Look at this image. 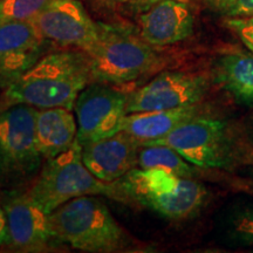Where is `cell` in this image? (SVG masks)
<instances>
[{
  "instance_id": "cell-1",
  "label": "cell",
  "mask_w": 253,
  "mask_h": 253,
  "mask_svg": "<svg viewBox=\"0 0 253 253\" xmlns=\"http://www.w3.org/2000/svg\"><path fill=\"white\" fill-rule=\"evenodd\" d=\"M91 82L90 63L81 49L45 54L2 90L0 109L27 104L37 109H74L79 94Z\"/></svg>"
},
{
  "instance_id": "cell-2",
  "label": "cell",
  "mask_w": 253,
  "mask_h": 253,
  "mask_svg": "<svg viewBox=\"0 0 253 253\" xmlns=\"http://www.w3.org/2000/svg\"><path fill=\"white\" fill-rule=\"evenodd\" d=\"M207 189L163 169L134 168L112 183L109 198L149 209L172 220L188 219L204 205Z\"/></svg>"
},
{
  "instance_id": "cell-3",
  "label": "cell",
  "mask_w": 253,
  "mask_h": 253,
  "mask_svg": "<svg viewBox=\"0 0 253 253\" xmlns=\"http://www.w3.org/2000/svg\"><path fill=\"white\" fill-rule=\"evenodd\" d=\"M58 242L84 252L113 253L128 246V236L109 208L95 195L73 198L48 214Z\"/></svg>"
},
{
  "instance_id": "cell-4",
  "label": "cell",
  "mask_w": 253,
  "mask_h": 253,
  "mask_svg": "<svg viewBox=\"0 0 253 253\" xmlns=\"http://www.w3.org/2000/svg\"><path fill=\"white\" fill-rule=\"evenodd\" d=\"M91 82L113 86L130 84L162 67L154 46L131 31L99 23V37L87 50Z\"/></svg>"
},
{
  "instance_id": "cell-5",
  "label": "cell",
  "mask_w": 253,
  "mask_h": 253,
  "mask_svg": "<svg viewBox=\"0 0 253 253\" xmlns=\"http://www.w3.org/2000/svg\"><path fill=\"white\" fill-rule=\"evenodd\" d=\"M27 194L47 213L73 198L87 195L110 197L112 183L96 178L82 161L78 140L65 153L47 160Z\"/></svg>"
},
{
  "instance_id": "cell-6",
  "label": "cell",
  "mask_w": 253,
  "mask_h": 253,
  "mask_svg": "<svg viewBox=\"0 0 253 253\" xmlns=\"http://www.w3.org/2000/svg\"><path fill=\"white\" fill-rule=\"evenodd\" d=\"M140 143L168 145L188 162L204 169H226L235 163L238 155L229 123L204 114L182 123L162 138Z\"/></svg>"
},
{
  "instance_id": "cell-7",
  "label": "cell",
  "mask_w": 253,
  "mask_h": 253,
  "mask_svg": "<svg viewBox=\"0 0 253 253\" xmlns=\"http://www.w3.org/2000/svg\"><path fill=\"white\" fill-rule=\"evenodd\" d=\"M37 108L13 104L0 109V178L20 181L38 171L41 157L36 138Z\"/></svg>"
},
{
  "instance_id": "cell-8",
  "label": "cell",
  "mask_w": 253,
  "mask_h": 253,
  "mask_svg": "<svg viewBox=\"0 0 253 253\" xmlns=\"http://www.w3.org/2000/svg\"><path fill=\"white\" fill-rule=\"evenodd\" d=\"M126 106L128 94L113 84L90 82L74 104L79 143L84 145L122 131Z\"/></svg>"
},
{
  "instance_id": "cell-9",
  "label": "cell",
  "mask_w": 253,
  "mask_h": 253,
  "mask_svg": "<svg viewBox=\"0 0 253 253\" xmlns=\"http://www.w3.org/2000/svg\"><path fill=\"white\" fill-rule=\"evenodd\" d=\"M210 79L203 73L168 71L128 95V114L176 109L204 100Z\"/></svg>"
},
{
  "instance_id": "cell-10",
  "label": "cell",
  "mask_w": 253,
  "mask_h": 253,
  "mask_svg": "<svg viewBox=\"0 0 253 253\" xmlns=\"http://www.w3.org/2000/svg\"><path fill=\"white\" fill-rule=\"evenodd\" d=\"M32 23L47 41L87 52L99 37V23L79 0H52Z\"/></svg>"
},
{
  "instance_id": "cell-11",
  "label": "cell",
  "mask_w": 253,
  "mask_h": 253,
  "mask_svg": "<svg viewBox=\"0 0 253 253\" xmlns=\"http://www.w3.org/2000/svg\"><path fill=\"white\" fill-rule=\"evenodd\" d=\"M2 208L7 220V248L25 253L46 252L53 248V243L58 242L50 230L49 213L27 192L8 195Z\"/></svg>"
},
{
  "instance_id": "cell-12",
  "label": "cell",
  "mask_w": 253,
  "mask_h": 253,
  "mask_svg": "<svg viewBox=\"0 0 253 253\" xmlns=\"http://www.w3.org/2000/svg\"><path fill=\"white\" fill-rule=\"evenodd\" d=\"M46 42L31 20L0 23V87L2 90L45 55Z\"/></svg>"
},
{
  "instance_id": "cell-13",
  "label": "cell",
  "mask_w": 253,
  "mask_h": 253,
  "mask_svg": "<svg viewBox=\"0 0 253 253\" xmlns=\"http://www.w3.org/2000/svg\"><path fill=\"white\" fill-rule=\"evenodd\" d=\"M140 148V140L122 130L82 145V161L96 178L113 183L137 168Z\"/></svg>"
},
{
  "instance_id": "cell-14",
  "label": "cell",
  "mask_w": 253,
  "mask_h": 253,
  "mask_svg": "<svg viewBox=\"0 0 253 253\" xmlns=\"http://www.w3.org/2000/svg\"><path fill=\"white\" fill-rule=\"evenodd\" d=\"M140 37L151 46L175 45L194 33L195 17L188 2L163 0L144 11L138 19Z\"/></svg>"
},
{
  "instance_id": "cell-15",
  "label": "cell",
  "mask_w": 253,
  "mask_h": 253,
  "mask_svg": "<svg viewBox=\"0 0 253 253\" xmlns=\"http://www.w3.org/2000/svg\"><path fill=\"white\" fill-rule=\"evenodd\" d=\"M36 138L41 157L50 160L67 151L78 140V122L67 108L38 109Z\"/></svg>"
},
{
  "instance_id": "cell-16",
  "label": "cell",
  "mask_w": 253,
  "mask_h": 253,
  "mask_svg": "<svg viewBox=\"0 0 253 253\" xmlns=\"http://www.w3.org/2000/svg\"><path fill=\"white\" fill-rule=\"evenodd\" d=\"M203 114L204 108L201 103L176 109L130 113L126 115L122 130L140 142L154 141L167 136L182 123Z\"/></svg>"
},
{
  "instance_id": "cell-17",
  "label": "cell",
  "mask_w": 253,
  "mask_h": 253,
  "mask_svg": "<svg viewBox=\"0 0 253 253\" xmlns=\"http://www.w3.org/2000/svg\"><path fill=\"white\" fill-rule=\"evenodd\" d=\"M213 81L240 104L253 106V53L229 50L216 60Z\"/></svg>"
},
{
  "instance_id": "cell-18",
  "label": "cell",
  "mask_w": 253,
  "mask_h": 253,
  "mask_svg": "<svg viewBox=\"0 0 253 253\" xmlns=\"http://www.w3.org/2000/svg\"><path fill=\"white\" fill-rule=\"evenodd\" d=\"M137 167L142 169H163L183 178H192L198 168L188 162L172 148L162 144L141 145Z\"/></svg>"
},
{
  "instance_id": "cell-19",
  "label": "cell",
  "mask_w": 253,
  "mask_h": 253,
  "mask_svg": "<svg viewBox=\"0 0 253 253\" xmlns=\"http://www.w3.org/2000/svg\"><path fill=\"white\" fill-rule=\"evenodd\" d=\"M227 236L238 245H253V205H245L229 217Z\"/></svg>"
},
{
  "instance_id": "cell-20",
  "label": "cell",
  "mask_w": 253,
  "mask_h": 253,
  "mask_svg": "<svg viewBox=\"0 0 253 253\" xmlns=\"http://www.w3.org/2000/svg\"><path fill=\"white\" fill-rule=\"evenodd\" d=\"M49 1L52 0H0V23L32 20Z\"/></svg>"
},
{
  "instance_id": "cell-21",
  "label": "cell",
  "mask_w": 253,
  "mask_h": 253,
  "mask_svg": "<svg viewBox=\"0 0 253 253\" xmlns=\"http://www.w3.org/2000/svg\"><path fill=\"white\" fill-rule=\"evenodd\" d=\"M210 9L224 18L253 17V0H204Z\"/></svg>"
},
{
  "instance_id": "cell-22",
  "label": "cell",
  "mask_w": 253,
  "mask_h": 253,
  "mask_svg": "<svg viewBox=\"0 0 253 253\" xmlns=\"http://www.w3.org/2000/svg\"><path fill=\"white\" fill-rule=\"evenodd\" d=\"M224 25L239 38L250 52L253 53V17L225 18Z\"/></svg>"
},
{
  "instance_id": "cell-23",
  "label": "cell",
  "mask_w": 253,
  "mask_h": 253,
  "mask_svg": "<svg viewBox=\"0 0 253 253\" xmlns=\"http://www.w3.org/2000/svg\"><path fill=\"white\" fill-rule=\"evenodd\" d=\"M7 240V220H6L5 210L0 205V246H4Z\"/></svg>"
},
{
  "instance_id": "cell-24",
  "label": "cell",
  "mask_w": 253,
  "mask_h": 253,
  "mask_svg": "<svg viewBox=\"0 0 253 253\" xmlns=\"http://www.w3.org/2000/svg\"><path fill=\"white\" fill-rule=\"evenodd\" d=\"M163 1V0H131V4L137 7L138 9H142V11H145L147 8H149L150 6H153L156 2ZM178 1H184V2H189L191 0H178Z\"/></svg>"
},
{
  "instance_id": "cell-25",
  "label": "cell",
  "mask_w": 253,
  "mask_h": 253,
  "mask_svg": "<svg viewBox=\"0 0 253 253\" xmlns=\"http://www.w3.org/2000/svg\"><path fill=\"white\" fill-rule=\"evenodd\" d=\"M99 1L107 5H120L126 4V2H130L131 0H99Z\"/></svg>"
},
{
  "instance_id": "cell-26",
  "label": "cell",
  "mask_w": 253,
  "mask_h": 253,
  "mask_svg": "<svg viewBox=\"0 0 253 253\" xmlns=\"http://www.w3.org/2000/svg\"><path fill=\"white\" fill-rule=\"evenodd\" d=\"M1 94H2V89H1V87H0V99H1Z\"/></svg>"
}]
</instances>
